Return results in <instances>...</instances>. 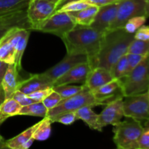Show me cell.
Masks as SVG:
<instances>
[{"mask_svg": "<svg viewBox=\"0 0 149 149\" xmlns=\"http://www.w3.org/2000/svg\"><path fill=\"white\" fill-rule=\"evenodd\" d=\"M135 39V33L126 31L124 28L111 29L103 34L100 50L91 63L92 68L103 67L110 70L112 65L123 55Z\"/></svg>", "mask_w": 149, "mask_h": 149, "instance_id": "6da1fadb", "label": "cell"}, {"mask_svg": "<svg viewBox=\"0 0 149 149\" xmlns=\"http://www.w3.org/2000/svg\"><path fill=\"white\" fill-rule=\"evenodd\" d=\"M103 34L90 26L77 25L61 39L65 45L67 54L86 55L91 64L100 50Z\"/></svg>", "mask_w": 149, "mask_h": 149, "instance_id": "7a4b0ae2", "label": "cell"}, {"mask_svg": "<svg viewBox=\"0 0 149 149\" xmlns=\"http://www.w3.org/2000/svg\"><path fill=\"white\" fill-rule=\"evenodd\" d=\"M128 119L113 125V141L119 149H138V141L144 127L140 121Z\"/></svg>", "mask_w": 149, "mask_h": 149, "instance_id": "3957f363", "label": "cell"}, {"mask_svg": "<svg viewBox=\"0 0 149 149\" xmlns=\"http://www.w3.org/2000/svg\"><path fill=\"white\" fill-rule=\"evenodd\" d=\"M120 80L124 97L148 91L149 87V52L127 77Z\"/></svg>", "mask_w": 149, "mask_h": 149, "instance_id": "277c9868", "label": "cell"}, {"mask_svg": "<svg viewBox=\"0 0 149 149\" xmlns=\"http://www.w3.org/2000/svg\"><path fill=\"white\" fill-rule=\"evenodd\" d=\"M84 87L79 93L68 98L63 99L55 108L48 110L47 116L49 119H52L58 115L65 112H75L78 109L84 106H100L98 102L95 97L93 92L87 88L84 84Z\"/></svg>", "mask_w": 149, "mask_h": 149, "instance_id": "5b68a950", "label": "cell"}, {"mask_svg": "<svg viewBox=\"0 0 149 149\" xmlns=\"http://www.w3.org/2000/svg\"><path fill=\"white\" fill-rule=\"evenodd\" d=\"M77 23L66 12H56L47 20L36 26L33 30L52 33L62 37L77 26Z\"/></svg>", "mask_w": 149, "mask_h": 149, "instance_id": "8992f818", "label": "cell"}, {"mask_svg": "<svg viewBox=\"0 0 149 149\" xmlns=\"http://www.w3.org/2000/svg\"><path fill=\"white\" fill-rule=\"evenodd\" d=\"M123 100L124 116L140 121L149 119V91L127 96Z\"/></svg>", "mask_w": 149, "mask_h": 149, "instance_id": "52a82bcc", "label": "cell"}, {"mask_svg": "<svg viewBox=\"0 0 149 149\" xmlns=\"http://www.w3.org/2000/svg\"><path fill=\"white\" fill-rule=\"evenodd\" d=\"M146 13V0H119L117 13L111 29L123 28L129 19L135 16L145 15Z\"/></svg>", "mask_w": 149, "mask_h": 149, "instance_id": "ba28073f", "label": "cell"}, {"mask_svg": "<svg viewBox=\"0 0 149 149\" xmlns=\"http://www.w3.org/2000/svg\"><path fill=\"white\" fill-rule=\"evenodd\" d=\"M56 10V4L47 0H30L26 8L31 31L50 17Z\"/></svg>", "mask_w": 149, "mask_h": 149, "instance_id": "9c48e42d", "label": "cell"}, {"mask_svg": "<svg viewBox=\"0 0 149 149\" xmlns=\"http://www.w3.org/2000/svg\"><path fill=\"white\" fill-rule=\"evenodd\" d=\"M88 61V58L84 55H68L66 54L63 59L50 68L49 69L47 70L45 72L42 73L41 75L49 81V82L52 83L63 75L64 74L69 71L71 68L81 63Z\"/></svg>", "mask_w": 149, "mask_h": 149, "instance_id": "30bf717a", "label": "cell"}, {"mask_svg": "<svg viewBox=\"0 0 149 149\" xmlns=\"http://www.w3.org/2000/svg\"><path fill=\"white\" fill-rule=\"evenodd\" d=\"M30 31L29 29H23V28H15L10 30L5 35V38L14 49L15 54V64L16 65L19 72L22 69V58L27 45L29 35H30Z\"/></svg>", "mask_w": 149, "mask_h": 149, "instance_id": "8fae6325", "label": "cell"}, {"mask_svg": "<svg viewBox=\"0 0 149 149\" xmlns=\"http://www.w3.org/2000/svg\"><path fill=\"white\" fill-rule=\"evenodd\" d=\"M118 1L110 3L99 7L90 27L97 31L105 33L110 30L117 13Z\"/></svg>", "mask_w": 149, "mask_h": 149, "instance_id": "7c38bea8", "label": "cell"}, {"mask_svg": "<svg viewBox=\"0 0 149 149\" xmlns=\"http://www.w3.org/2000/svg\"><path fill=\"white\" fill-rule=\"evenodd\" d=\"M26 9L0 16V40L13 29L23 28L31 30Z\"/></svg>", "mask_w": 149, "mask_h": 149, "instance_id": "4fadbf2b", "label": "cell"}, {"mask_svg": "<svg viewBox=\"0 0 149 149\" xmlns=\"http://www.w3.org/2000/svg\"><path fill=\"white\" fill-rule=\"evenodd\" d=\"M124 116L123 97L109 102L98 114V124L101 129L107 125H114Z\"/></svg>", "mask_w": 149, "mask_h": 149, "instance_id": "5bb4252c", "label": "cell"}, {"mask_svg": "<svg viewBox=\"0 0 149 149\" xmlns=\"http://www.w3.org/2000/svg\"><path fill=\"white\" fill-rule=\"evenodd\" d=\"M92 92L100 106L106 105L109 102L119 97H124L121 80L116 79H113Z\"/></svg>", "mask_w": 149, "mask_h": 149, "instance_id": "9a60e30c", "label": "cell"}, {"mask_svg": "<svg viewBox=\"0 0 149 149\" xmlns=\"http://www.w3.org/2000/svg\"><path fill=\"white\" fill-rule=\"evenodd\" d=\"M91 69L92 67L89 61L77 64L65 74L57 79L53 82V87L61 84H71L73 83L84 84Z\"/></svg>", "mask_w": 149, "mask_h": 149, "instance_id": "2e32d148", "label": "cell"}, {"mask_svg": "<svg viewBox=\"0 0 149 149\" xmlns=\"http://www.w3.org/2000/svg\"><path fill=\"white\" fill-rule=\"evenodd\" d=\"M113 79V77L109 69L97 66L92 68L83 84L93 91Z\"/></svg>", "mask_w": 149, "mask_h": 149, "instance_id": "e0dca14e", "label": "cell"}, {"mask_svg": "<svg viewBox=\"0 0 149 149\" xmlns=\"http://www.w3.org/2000/svg\"><path fill=\"white\" fill-rule=\"evenodd\" d=\"M19 71L15 63L9 64L1 81V85L5 95V99L13 97L17 90L19 82Z\"/></svg>", "mask_w": 149, "mask_h": 149, "instance_id": "ac0fdd59", "label": "cell"}, {"mask_svg": "<svg viewBox=\"0 0 149 149\" xmlns=\"http://www.w3.org/2000/svg\"><path fill=\"white\" fill-rule=\"evenodd\" d=\"M53 84L45 79L41 74L31 75L29 79L19 82L17 90L29 95L35 91L45 89L52 88Z\"/></svg>", "mask_w": 149, "mask_h": 149, "instance_id": "d6986e66", "label": "cell"}, {"mask_svg": "<svg viewBox=\"0 0 149 149\" xmlns=\"http://www.w3.org/2000/svg\"><path fill=\"white\" fill-rule=\"evenodd\" d=\"M99 7L95 5H90L87 8L75 12H68L77 25L84 26H90L94 20Z\"/></svg>", "mask_w": 149, "mask_h": 149, "instance_id": "ffe728a7", "label": "cell"}, {"mask_svg": "<svg viewBox=\"0 0 149 149\" xmlns=\"http://www.w3.org/2000/svg\"><path fill=\"white\" fill-rule=\"evenodd\" d=\"M91 106H84L76 111L75 113L77 119L82 120L88 125L90 129L101 132L102 129L98 124V114L95 113L92 109Z\"/></svg>", "mask_w": 149, "mask_h": 149, "instance_id": "44dd1931", "label": "cell"}, {"mask_svg": "<svg viewBox=\"0 0 149 149\" xmlns=\"http://www.w3.org/2000/svg\"><path fill=\"white\" fill-rule=\"evenodd\" d=\"M38 123L35 124L33 126L30 127L29 128L26 129L21 133L17 135V136L5 141L4 143V148H10V149H21L23 144L26 143L28 141L33 138V133L34 132L35 129L37 127Z\"/></svg>", "mask_w": 149, "mask_h": 149, "instance_id": "7402d4cb", "label": "cell"}, {"mask_svg": "<svg viewBox=\"0 0 149 149\" xmlns=\"http://www.w3.org/2000/svg\"><path fill=\"white\" fill-rule=\"evenodd\" d=\"M21 108L13 97L6 98L0 106V125L9 117L19 115Z\"/></svg>", "mask_w": 149, "mask_h": 149, "instance_id": "603a6c76", "label": "cell"}, {"mask_svg": "<svg viewBox=\"0 0 149 149\" xmlns=\"http://www.w3.org/2000/svg\"><path fill=\"white\" fill-rule=\"evenodd\" d=\"M30 0H0V16L27 8Z\"/></svg>", "mask_w": 149, "mask_h": 149, "instance_id": "cb8c5ba5", "label": "cell"}, {"mask_svg": "<svg viewBox=\"0 0 149 149\" xmlns=\"http://www.w3.org/2000/svg\"><path fill=\"white\" fill-rule=\"evenodd\" d=\"M110 72L113 79H122L130 74L131 71L128 64L126 55L121 57L110 68Z\"/></svg>", "mask_w": 149, "mask_h": 149, "instance_id": "d4e9b609", "label": "cell"}, {"mask_svg": "<svg viewBox=\"0 0 149 149\" xmlns=\"http://www.w3.org/2000/svg\"><path fill=\"white\" fill-rule=\"evenodd\" d=\"M48 109L44 106L42 102H34L33 103L22 106L19 115L24 116H39V117H45L47 113Z\"/></svg>", "mask_w": 149, "mask_h": 149, "instance_id": "484cf974", "label": "cell"}, {"mask_svg": "<svg viewBox=\"0 0 149 149\" xmlns=\"http://www.w3.org/2000/svg\"><path fill=\"white\" fill-rule=\"evenodd\" d=\"M51 122L50 119L45 116L42 120L38 122V125L33 133V138L36 141H43L48 139L51 134Z\"/></svg>", "mask_w": 149, "mask_h": 149, "instance_id": "4316f807", "label": "cell"}, {"mask_svg": "<svg viewBox=\"0 0 149 149\" xmlns=\"http://www.w3.org/2000/svg\"><path fill=\"white\" fill-rule=\"evenodd\" d=\"M0 61L8 64L15 62V54L13 46L5 38V36L0 40Z\"/></svg>", "mask_w": 149, "mask_h": 149, "instance_id": "83f0119b", "label": "cell"}, {"mask_svg": "<svg viewBox=\"0 0 149 149\" xmlns=\"http://www.w3.org/2000/svg\"><path fill=\"white\" fill-rule=\"evenodd\" d=\"M83 87H84V85L75 86L70 85V84H61V85L54 86L52 89L55 92H57L62 97V100H63V99L68 98V97L75 95L76 94L81 91Z\"/></svg>", "mask_w": 149, "mask_h": 149, "instance_id": "f1b7e54d", "label": "cell"}, {"mask_svg": "<svg viewBox=\"0 0 149 149\" xmlns=\"http://www.w3.org/2000/svg\"><path fill=\"white\" fill-rule=\"evenodd\" d=\"M149 52V41L134 39L128 47L127 53L146 55Z\"/></svg>", "mask_w": 149, "mask_h": 149, "instance_id": "f546056e", "label": "cell"}, {"mask_svg": "<svg viewBox=\"0 0 149 149\" xmlns=\"http://www.w3.org/2000/svg\"><path fill=\"white\" fill-rule=\"evenodd\" d=\"M146 18L147 17L145 15L135 16V17L129 19L123 28L126 31L130 33H135L140 27L145 24Z\"/></svg>", "mask_w": 149, "mask_h": 149, "instance_id": "4dcf8cb0", "label": "cell"}, {"mask_svg": "<svg viewBox=\"0 0 149 149\" xmlns=\"http://www.w3.org/2000/svg\"><path fill=\"white\" fill-rule=\"evenodd\" d=\"M91 4H89L86 0L83 1H71V2L66 3L61 6L56 12H75L79 11V10H83L84 8H87V7L90 6ZM55 12V13H56Z\"/></svg>", "mask_w": 149, "mask_h": 149, "instance_id": "1f68e13d", "label": "cell"}, {"mask_svg": "<svg viewBox=\"0 0 149 149\" xmlns=\"http://www.w3.org/2000/svg\"><path fill=\"white\" fill-rule=\"evenodd\" d=\"M78 120L75 112H65L55 116L50 119L51 122H59L64 125H72L74 122Z\"/></svg>", "mask_w": 149, "mask_h": 149, "instance_id": "d6a6232c", "label": "cell"}, {"mask_svg": "<svg viewBox=\"0 0 149 149\" xmlns=\"http://www.w3.org/2000/svg\"><path fill=\"white\" fill-rule=\"evenodd\" d=\"M61 100H62V97H61V95L52 89V91L42 102L44 106L48 110H49L58 106L61 103Z\"/></svg>", "mask_w": 149, "mask_h": 149, "instance_id": "836d02e7", "label": "cell"}, {"mask_svg": "<svg viewBox=\"0 0 149 149\" xmlns=\"http://www.w3.org/2000/svg\"><path fill=\"white\" fill-rule=\"evenodd\" d=\"M12 97H13L21 106H27V105H29L31 103H33L34 102H36L33 100H32L27 94H26V93H23V92L20 91L18 90L13 94Z\"/></svg>", "mask_w": 149, "mask_h": 149, "instance_id": "e575fe53", "label": "cell"}, {"mask_svg": "<svg viewBox=\"0 0 149 149\" xmlns=\"http://www.w3.org/2000/svg\"><path fill=\"white\" fill-rule=\"evenodd\" d=\"M146 55H138V54H133V53H127L126 56L127 58L128 64H129V67L130 70L132 71L134 68L137 66L145 58Z\"/></svg>", "mask_w": 149, "mask_h": 149, "instance_id": "d590c367", "label": "cell"}, {"mask_svg": "<svg viewBox=\"0 0 149 149\" xmlns=\"http://www.w3.org/2000/svg\"><path fill=\"white\" fill-rule=\"evenodd\" d=\"M52 91V88L45 89V90H40L35 91L31 94L28 95L32 100L36 102H42L51 92Z\"/></svg>", "mask_w": 149, "mask_h": 149, "instance_id": "8d00e7d4", "label": "cell"}, {"mask_svg": "<svg viewBox=\"0 0 149 149\" xmlns=\"http://www.w3.org/2000/svg\"><path fill=\"white\" fill-rule=\"evenodd\" d=\"M138 149H149V128H144L138 141Z\"/></svg>", "mask_w": 149, "mask_h": 149, "instance_id": "74e56055", "label": "cell"}, {"mask_svg": "<svg viewBox=\"0 0 149 149\" xmlns=\"http://www.w3.org/2000/svg\"><path fill=\"white\" fill-rule=\"evenodd\" d=\"M135 39L149 41V26H142L135 33Z\"/></svg>", "mask_w": 149, "mask_h": 149, "instance_id": "f35d334b", "label": "cell"}, {"mask_svg": "<svg viewBox=\"0 0 149 149\" xmlns=\"http://www.w3.org/2000/svg\"><path fill=\"white\" fill-rule=\"evenodd\" d=\"M89 4L91 5L97 6V7H100L101 6L106 5V4H110V3L116 2V1H113V0H86Z\"/></svg>", "mask_w": 149, "mask_h": 149, "instance_id": "ab89813d", "label": "cell"}, {"mask_svg": "<svg viewBox=\"0 0 149 149\" xmlns=\"http://www.w3.org/2000/svg\"><path fill=\"white\" fill-rule=\"evenodd\" d=\"M8 63L4 62V61H0V76L1 77H4V74L6 72V70H7V67H8Z\"/></svg>", "mask_w": 149, "mask_h": 149, "instance_id": "60d3db41", "label": "cell"}, {"mask_svg": "<svg viewBox=\"0 0 149 149\" xmlns=\"http://www.w3.org/2000/svg\"><path fill=\"white\" fill-rule=\"evenodd\" d=\"M83 1V0H61V1L58 3V4L56 5V10H55V12H56L57 10L61 7V6L63 5V4H66V3H68V2H71V1Z\"/></svg>", "mask_w": 149, "mask_h": 149, "instance_id": "b9f144b4", "label": "cell"}, {"mask_svg": "<svg viewBox=\"0 0 149 149\" xmlns=\"http://www.w3.org/2000/svg\"><path fill=\"white\" fill-rule=\"evenodd\" d=\"M4 100H5V95H4V92L1 86V87H0V106Z\"/></svg>", "mask_w": 149, "mask_h": 149, "instance_id": "7bdbcfd3", "label": "cell"}, {"mask_svg": "<svg viewBox=\"0 0 149 149\" xmlns=\"http://www.w3.org/2000/svg\"><path fill=\"white\" fill-rule=\"evenodd\" d=\"M4 143H5V141L0 134V148H4Z\"/></svg>", "mask_w": 149, "mask_h": 149, "instance_id": "ee69618b", "label": "cell"}, {"mask_svg": "<svg viewBox=\"0 0 149 149\" xmlns=\"http://www.w3.org/2000/svg\"><path fill=\"white\" fill-rule=\"evenodd\" d=\"M146 16L147 17H149V0H146Z\"/></svg>", "mask_w": 149, "mask_h": 149, "instance_id": "f6af8a7d", "label": "cell"}, {"mask_svg": "<svg viewBox=\"0 0 149 149\" xmlns=\"http://www.w3.org/2000/svg\"><path fill=\"white\" fill-rule=\"evenodd\" d=\"M145 127H144V128H149V119L148 120H146L145 122Z\"/></svg>", "mask_w": 149, "mask_h": 149, "instance_id": "bcb514c9", "label": "cell"}, {"mask_svg": "<svg viewBox=\"0 0 149 149\" xmlns=\"http://www.w3.org/2000/svg\"><path fill=\"white\" fill-rule=\"evenodd\" d=\"M47 1H51V2L55 3V4H56V5H57V4H58V3L61 0H47Z\"/></svg>", "mask_w": 149, "mask_h": 149, "instance_id": "7dc6e473", "label": "cell"}, {"mask_svg": "<svg viewBox=\"0 0 149 149\" xmlns=\"http://www.w3.org/2000/svg\"><path fill=\"white\" fill-rule=\"evenodd\" d=\"M3 77H1V76H0V81H1V79H2Z\"/></svg>", "mask_w": 149, "mask_h": 149, "instance_id": "c3c4849f", "label": "cell"}, {"mask_svg": "<svg viewBox=\"0 0 149 149\" xmlns=\"http://www.w3.org/2000/svg\"><path fill=\"white\" fill-rule=\"evenodd\" d=\"M113 1H119V0H113Z\"/></svg>", "mask_w": 149, "mask_h": 149, "instance_id": "681fc988", "label": "cell"}, {"mask_svg": "<svg viewBox=\"0 0 149 149\" xmlns=\"http://www.w3.org/2000/svg\"><path fill=\"white\" fill-rule=\"evenodd\" d=\"M1 81H0V87H1Z\"/></svg>", "mask_w": 149, "mask_h": 149, "instance_id": "f907efd6", "label": "cell"}, {"mask_svg": "<svg viewBox=\"0 0 149 149\" xmlns=\"http://www.w3.org/2000/svg\"><path fill=\"white\" fill-rule=\"evenodd\" d=\"M148 91H149V87H148Z\"/></svg>", "mask_w": 149, "mask_h": 149, "instance_id": "816d5d0a", "label": "cell"}]
</instances>
